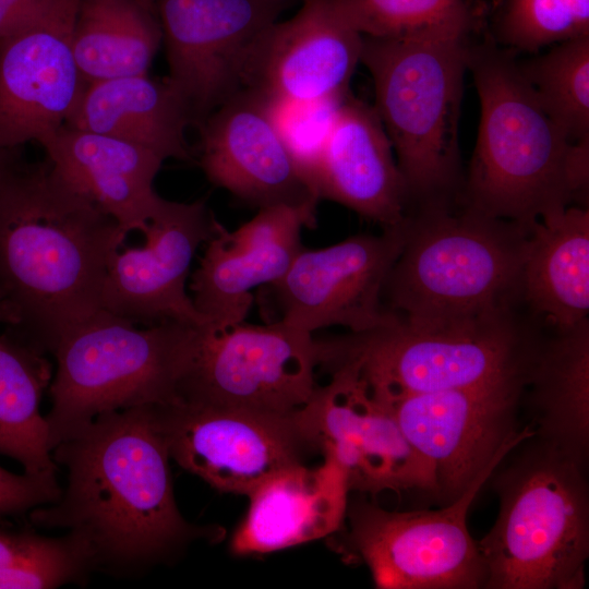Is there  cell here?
I'll list each match as a JSON object with an SVG mask.
<instances>
[{"label":"cell","instance_id":"14","mask_svg":"<svg viewBox=\"0 0 589 589\" xmlns=\"http://www.w3.org/2000/svg\"><path fill=\"white\" fill-rule=\"evenodd\" d=\"M170 459L221 493L248 496L311 447L292 413L178 401L154 406Z\"/></svg>","mask_w":589,"mask_h":589},{"label":"cell","instance_id":"29","mask_svg":"<svg viewBox=\"0 0 589 589\" xmlns=\"http://www.w3.org/2000/svg\"><path fill=\"white\" fill-rule=\"evenodd\" d=\"M337 14L370 37L470 33L486 24L489 4L476 0H330Z\"/></svg>","mask_w":589,"mask_h":589},{"label":"cell","instance_id":"26","mask_svg":"<svg viewBox=\"0 0 589 589\" xmlns=\"http://www.w3.org/2000/svg\"><path fill=\"white\" fill-rule=\"evenodd\" d=\"M534 435L586 466L589 447V321L540 341L528 383Z\"/></svg>","mask_w":589,"mask_h":589},{"label":"cell","instance_id":"17","mask_svg":"<svg viewBox=\"0 0 589 589\" xmlns=\"http://www.w3.org/2000/svg\"><path fill=\"white\" fill-rule=\"evenodd\" d=\"M215 216L205 199L165 200L142 233L141 247H121L105 276L101 308L139 325L177 321L204 325L185 290L196 250L209 238Z\"/></svg>","mask_w":589,"mask_h":589},{"label":"cell","instance_id":"15","mask_svg":"<svg viewBox=\"0 0 589 589\" xmlns=\"http://www.w3.org/2000/svg\"><path fill=\"white\" fill-rule=\"evenodd\" d=\"M80 0H43L0 37V152L40 145L65 124L85 87L72 38Z\"/></svg>","mask_w":589,"mask_h":589},{"label":"cell","instance_id":"28","mask_svg":"<svg viewBox=\"0 0 589 589\" xmlns=\"http://www.w3.org/2000/svg\"><path fill=\"white\" fill-rule=\"evenodd\" d=\"M52 380L46 354L4 332L0 335V455L19 461L24 472L56 474L49 429L40 413Z\"/></svg>","mask_w":589,"mask_h":589},{"label":"cell","instance_id":"5","mask_svg":"<svg viewBox=\"0 0 589 589\" xmlns=\"http://www.w3.org/2000/svg\"><path fill=\"white\" fill-rule=\"evenodd\" d=\"M477 31L362 35L360 62L372 77L374 108L392 143L409 204L458 201L464 182L458 125L468 45Z\"/></svg>","mask_w":589,"mask_h":589},{"label":"cell","instance_id":"4","mask_svg":"<svg viewBox=\"0 0 589 589\" xmlns=\"http://www.w3.org/2000/svg\"><path fill=\"white\" fill-rule=\"evenodd\" d=\"M456 203V202H455ZM455 203L407 214L406 236L383 291L406 326L431 328L514 313L530 228Z\"/></svg>","mask_w":589,"mask_h":589},{"label":"cell","instance_id":"18","mask_svg":"<svg viewBox=\"0 0 589 589\" xmlns=\"http://www.w3.org/2000/svg\"><path fill=\"white\" fill-rule=\"evenodd\" d=\"M199 165L216 187L254 207L316 211L320 197L260 94L242 88L201 123Z\"/></svg>","mask_w":589,"mask_h":589},{"label":"cell","instance_id":"16","mask_svg":"<svg viewBox=\"0 0 589 589\" xmlns=\"http://www.w3.org/2000/svg\"><path fill=\"white\" fill-rule=\"evenodd\" d=\"M288 0H155L169 69L193 125L243 88L257 37Z\"/></svg>","mask_w":589,"mask_h":589},{"label":"cell","instance_id":"1","mask_svg":"<svg viewBox=\"0 0 589 589\" xmlns=\"http://www.w3.org/2000/svg\"><path fill=\"white\" fill-rule=\"evenodd\" d=\"M154 406L101 413L58 443L52 458L65 468L67 486L28 513L34 526L72 536L92 570L134 576L219 533L181 515Z\"/></svg>","mask_w":589,"mask_h":589},{"label":"cell","instance_id":"12","mask_svg":"<svg viewBox=\"0 0 589 589\" xmlns=\"http://www.w3.org/2000/svg\"><path fill=\"white\" fill-rule=\"evenodd\" d=\"M328 384L317 386L297 410L311 447L330 456L346 472L350 492L417 491L434 496L424 460L410 446L387 406L373 395L354 357L332 366Z\"/></svg>","mask_w":589,"mask_h":589},{"label":"cell","instance_id":"13","mask_svg":"<svg viewBox=\"0 0 589 589\" xmlns=\"http://www.w3.org/2000/svg\"><path fill=\"white\" fill-rule=\"evenodd\" d=\"M405 236L404 220L380 235L360 233L326 248H302L287 272L263 287L272 321L310 334L329 326L362 334L394 323L397 316L385 309L383 291Z\"/></svg>","mask_w":589,"mask_h":589},{"label":"cell","instance_id":"37","mask_svg":"<svg viewBox=\"0 0 589 589\" xmlns=\"http://www.w3.org/2000/svg\"><path fill=\"white\" fill-rule=\"evenodd\" d=\"M12 323H13V318L10 312L0 301V324H4L8 327V326H11Z\"/></svg>","mask_w":589,"mask_h":589},{"label":"cell","instance_id":"35","mask_svg":"<svg viewBox=\"0 0 589 589\" xmlns=\"http://www.w3.org/2000/svg\"><path fill=\"white\" fill-rule=\"evenodd\" d=\"M43 0H0V37L24 23Z\"/></svg>","mask_w":589,"mask_h":589},{"label":"cell","instance_id":"22","mask_svg":"<svg viewBox=\"0 0 589 589\" xmlns=\"http://www.w3.org/2000/svg\"><path fill=\"white\" fill-rule=\"evenodd\" d=\"M316 467L299 462L268 477L249 495V508L230 539L235 555L267 554L339 532L350 488L328 455Z\"/></svg>","mask_w":589,"mask_h":589},{"label":"cell","instance_id":"31","mask_svg":"<svg viewBox=\"0 0 589 589\" xmlns=\"http://www.w3.org/2000/svg\"><path fill=\"white\" fill-rule=\"evenodd\" d=\"M92 570L69 533L51 538L0 522V589H50L82 582Z\"/></svg>","mask_w":589,"mask_h":589},{"label":"cell","instance_id":"21","mask_svg":"<svg viewBox=\"0 0 589 589\" xmlns=\"http://www.w3.org/2000/svg\"><path fill=\"white\" fill-rule=\"evenodd\" d=\"M314 187L383 227L400 225L409 203L388 135L374 107L348 93L333 117L322 145Z\"/></svg>","mask_w":589,"mask_h":589},{"label":"cell","instance_id":"24","mask_svg":"<svg viewBox=\"0 0 589 589\" xmlns=\"http://www.w3.org/2000/svg\"><path fill=\"white\" fill-rule=\"evenodd\" d=\"M191 124L190 107L173 83L147 74L87 84L65 122L183 161L193 158L185 137Z\"/></svg>","mask_w":589,"mask_h":589},{"label":"cell","instance_id":"7","mask_svg":"<svg viewBox=\"0 0 589 589\" xmlns=\"http://www.w3.org/2000/svg\"><path fill=\"white\" fill-rule=\"evenodd\" d=\"M199 333L177 321L139 326L106 310L69 327L49 351L51 448L101 413L178 402Z\"/></svg>","mask_w":589,"mask_h":589},{"label":"cell","instance_id":"6","mask_svg":"<svg viewBox=\"0 0 589 589\" xmlns=\"http://www.w3.org/2000/svg\"><path fill=\"white\" fill-rule=\"evenodd\" d=\"M495 478L498 517L477 540L485 589H582L589 556L586 466L536 436Z\"/></svg>","mask_w":589,"mask_h":589},{"label":"cell","instance_id":"9","mask_svg":"<svg viewBox=\"0 0 589 589\" xmlns=\"http://www.w3.org/2000/svg\"><path fill=\"white\" fill-rule=\"evenodd\" d=\"M492 473L435 510H387L358 493L348 503V527L337 532V552L347 563L364 564L377 589L484 588L485 567L467 514Z\"/></svg>","mask_w":589,"mask_h":589},{"label":"cell","instance_id":"25","mask_svg":"<svg viewBox=\"0 0 589 589\" xmlns=\"http://www.w3.org/2000/svg\"><path fill=\"white\" fill-rule=\"evenodd\" d=\"M520 299L555 330L588 320V207L567 206L530 227L521 263Z\"/></svg>","mask_w":589,"mask_h":589},{"label":"cell","instance_id":"19","mask_svg":"<svg viewBox=\"0 0 589 589\" xmlns=\"http://www.w3.org/2000/svg\"><path fill=\"white\" fill-rule=\"evenodd\" d=\"M361 47L362 35L330 0H304L293 16L274 22L257 37L244 67L243 88L273 101L342 98Z\"/></svg>","mask_w":589,"mask_h":589},{"label":"cell","instance_id":"33","mask_svg":"<svg viewBox=\"0 0 589 589\" xmlns=\"http://www.w3.org/2000/svg\"><path fill=\"white\" fill-rule=\"evenodd\" d=\"M342 99L344 97L312 103L265 99L283 139L313 187L322 145Z\"/></svg>","mask_w":589,"mask_h":589},{"label":"cell","instance_id":"10","mask_svg":"<svg viewBox=\"0 0 589 589\" xmlns=\"http://www.w3.org/2000/svg\"><path fill=\"white\" fill-rule=\"evenodd\" d=\"M527 380L438 392L373 395L393 413L402 434L429 467L434 497L454 502L517 445L534 435L519 430L517 414Z\"/></svg>","mask_w":589,"mask_h":589},{"label":"cell","instance_id":"34","mask_svg":"<svg viewBox=\"0 0 589 589\" xmlns=\"http://www.w3.org/2000/svg\"><path fill=\"white\" fill-rule=\"evenodd\" d=\"M61 492L56 474H17L0 467V518L51 504Z\"/></svg>","mask_w":589,"mask_h":589},{"label":"cell","instance_id":"30","mask_svg":"<svg viewBox=\"0 0 589 589\" xmlns=\"http://www.w3.org/2000/svg\"><path fill=\"white\" fill-rule=\"evenodd\" d=\"M518 68L570 142L589 137V36L555 44Z\"/></svg>","mask_w":589,"mask_h":589},{"label":"cell","instance_id":"20","mask_svg":"<svg viewBox=\"0 0 589 589\" xmlns=\"http://www.w3.org/2000/svg\"><path fill=\"white\" fill-rule=\"evenodd\" d=\"M316 211L289 206L259 209L230 231L217 219L190 283L191 299L205 325L242 323L252 290L277 281L303 248L301 231L316 225Z\"/></svg>","mask_w":589,"mask_h":589},{"label":"cell","instance_id":"36","mask_svg":"<svg viewBox=\"0 0 589 589\" xmlns=\"http://www.w3.org/2000/svg\"><path fill=\"white\" fill-rule=\"evenodd\" d=\"M15 148L13 149H5L0 152V181L2 179V176L4 173V170L14 153Z\"/></svg>","mask_w":589,"mask_h":589},{"label":"cell","instance_id":"8","mask_svg":"<svg viewBox=\"0 0 589 589\" xmlns=\"http://www.w3.org/2000/svg\"><path fill=\"white\" fill-rule=\"evenodd\" d=\"M341 340L342 356L358 359L370 389L385 396L528 381L540 344L514 313L431 328L397 318Z\"/></svg>","mask_w":589,"mask_h":589},{"label":"cell","instance_id":"27","mask_svg":"<svg viewBox=\"0 0 589 589\" xmlns=\"http://www.w3.org/2000/svg\"><path fill=\"white\" fill-rule=\"evenodd\" d=\"M163 41L156 12L135 0H80L72 49L86 84L147 74Z\"/></svg>","mask_w":589,"mask_h":589},{"label":"cell","instance_id":"32","mask_svg":"<svg viewBox=\"0 0 589 589\" xmlns=\"http://www.w3.org/2000/svg\"><path fill=\"white\" fill-rule=\"evenodd\" d=\"M488 14L492 38L517 53L589 36V0H498Z\"/></svg>","mask_w":589,"mask_h":589},{"label":"cell","instance_id":"2","mask_svg":"<svg viewBox=\"0 0 589 589\" xmlns=\"http://www.w3.org/2000/svg\"><path fill=\"white\" fill-rule=\"evenodd\" d=\"M16 151L0 181V301L13 318L5 332L47 354L103 310L108 264L128 235L47 157L26 163Z\"/></svg>","mask_w":589,"mask_h":589},{"label":"cell","instance_id":"38","mask_svg":"<svg viewBox=\"0 0 589 589\" xmlns=\"http://www.w3.org/2000/svg\"><path fill=\"white\" fill-rule=\"evenodd\" d=\"M135 1H137L139 3L146 7L149 10L155 11V7H154V1L155 0H135Z\"/></svg>","mask_w":589,"mask_h":589},{"label":"cell","instance_id":"3","mask_svg":"<svg viewBox=\"0 0 589 589\" xmlns=\"http://www.w3.org/2000/svg\"><path fill=\"white\" fill-rule=\"evenodd\" d=\"M517 52L488 26L470 38L467 70L481 105L474 152L458 202L530 228L575 201L574 143L541 106L518 68Z\"/></svg>","mask_w":589,"mask_h":589},{"label":"cell","instance_id":"11","mask_svg":"<svg viewBox=\"0 0 589 589\" xmlns=\"http://www.w3.org/2000/svg\"><path fill=\"white\" fill-rule=\"evenodd\" d=\"M320 339L280 321L200 326L179 401L292 413L312 398Z\"/></svg>","mask_w":589,"mask_h":589},{"label":"cell","instance_id":"23","mask_svg":"<svg viewBox=\"0 0 589 589\" xmlns=\"http://www.w3.org/2000/svg\"><path fill=\"white\" fill-rule=\"evenodd\" d=\"M41 146L60 173L125 235L142 232L165 202L154 189L165 159L147 148L65 124Z\"/></svg>","mask_w":589,"mask_h":589}]
</instances>
